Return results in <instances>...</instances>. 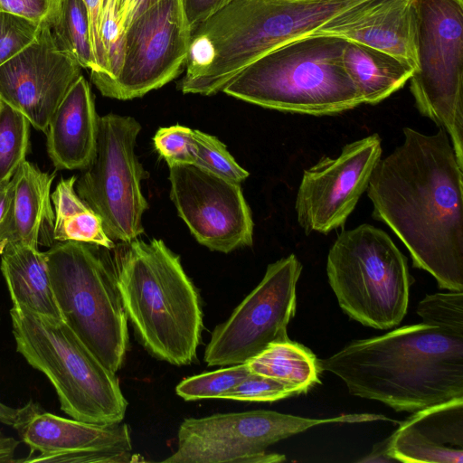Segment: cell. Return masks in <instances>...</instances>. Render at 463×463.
<instances>
[{"label": "cell", "instance_id": "6da1fadb", "mask_svg": "<svg viewBox=\"0 0 463 463\" xmlns=\"http://www.w3.org/2000/svg\"><path fill=\"white\" fill-rule=\"evenodd\" d=\"M403 142L380 158L366 189L373 216L440 288L463 291V165L444 128H403Z\"/></svg>", "mask_w": 463, "mask_h": 463}, {"label": "cell", "instance_id": "7a4b0ae2", "mask_svg": "<svg viewBox=\"0 0 463 463\" xmlns=\"http://www.w3.org/2000/svg\"><path fill=\"white\" fill-rule=\"evenodd\" d=\"M318 365L397 411L463 398V334L426 322L354 341Z\"/></svg>", "mask_w": 463, "mask_h": 463}, {"label": "cell", "instance_id": "3957f363", "mask_svg": "<svg viewBox=\"0 0 463 463\" xmlns=\"http://www.w3.org/2000/svg\"><path fill=\"white\" fill-rule=\"evenodd\" d=\"M113 259L122 304L142 345L159 360L192 364L203 329L199 295L162 240H134Z\"/></svg>", "mask_w": 463, "mask_h": 463}, {"label": "cell", "instance_id": "277c9868", "mask_svg": "<svg viewBox=\"0 0 463 463\" xmlns=\"http://www.w3.org/2000/svg\"><path fill=\"white\" fill-rule=\"evenodd\" d=\"M344 38L307 34L286 43L241 70L222 90L279 111L334 115L363 104L343 62Z\"/></svg>", "mask_w": 463, "mask_h": 463}, {"label": "cell", "instance_id": "5b68a950", "mask_svg": "<svg viewBox=\"0 0 463 463\" xmlns=\"http://www.w3.org/2000/svg\"><path fill=\"white\" fill-rule=\"evenodd\" d=\"M306 0H236L192 31L184 93L213 95L246 66L314 28Z\"/></svg>", "mask_w": 463, "mask_h": 463}, {"label": "cell", "instance_id": "8992f818", "mask_svg": "<svg viewBox=\"0 0 463 463\" xmlns=\"http://www.w3.org/2000/svg\"><path fill=\"white\" fill-rule=\"evenodd\" d=\"M16 350L54 387L61 409L72 419L122 422L128 408L116 373L109 371L61 318L23 306L10 310Z\"/></svg>", "mask_w": 463, "mask_h": 463}, {"label": "cell", "instance_id": "52a82bcc", "mask_svg": "<svg viewBox=\"0 0 463 463\" xmlns=\"http://www.w3.org/2000/svg\"><path fill=\"white\" fill-rule=\"evenodd\" d=\"M101 246L58 241L45 251L50 282L61 318L109 371L124 362L128 317L114 261Z\"/></svg>", "mask_w": 463, "mask_h": 463}, {"label": "cell", "instance_id": "ba28073f", "mask_svg": "<svg viewBox=\"0 0 463 463\" xmlns=\"http://www.w3.org/2000/svg\"><path fill=\"white\" fill-rule=\"evenodd\" d=\"M326 274L342 310L364 326L389 329L407 313L411 284L407 258L373 225L338 234L327 255Z\"/></svg>", "mask_w": 463, "mask_h": 463}, {"label": "cell", "instance_id": "9c48e42d", "mask_svg": "<svg viewBox=\"0 0 463 463\" xmlns=\"http://www.w3.org/2000/svg\"><path fill=\"white\" fill-rule=\"evenodd\" d=\"M419 112L447 132L463 165V0H412Z\"/></svg>", "mask_w": 463, "mask_h": 463}, {"label": "cell", "instance_id": "30bf717a", "mask_svg": "<svg viewBox=\"0 0 463 463\" xmlns=\"http://www.w3.org/2000/svg\"><path fill=\"white\" fill-rule=\"evenodd\" d=\"M384 420L385 416L373 413L310 419L264 410L188 418L179 426L177 449L163 462H282L285 455L266 451L281 439L321 424Z\"/></svg>", "mask_w": 463, "mask_h": 463}, {"label": "cell", "instance_id": "8fae6325", "mask_svg": "<svg viewBox=\"0 0 463 463\" xmlns=\"http://www.w3.org/2000/svg\"><path fill=\"white\" fill-rule=\"evenodd\" d=\"M140 124L132 117H99L94 156L75 182L79 197L99 216L106 234L130 242L144 229L142 217L148 203L141 191L147 173L135 146Z\"/></svg>", "mask_w": 463, "mask_h": 463}, {"label": "cell", "instance_id": "7c38bea8", "mask_svg": "<svg viewBox=\"0 0 463 463\" xmlns=\"http://www.w3.org/2000/svg\"><path fill=\"white\" fill-rule=\"evenodd\" d=\"M302 265L294 254L268 266L259 285L213 330L204 351L208 366L243 364L269 345L288 340Z\"/></svg>", "mask_w": 463, "mask_h": 463}, {"label": "cell", "instance_id": "4fadbf2b", "mask_svg": "<svg viewBox=\"0 0 463 463\" xmlns=\"http://www.w3.org/2000/svg\"><path fill=\"white\" fill-rule=\"evenodd\" d=\"M191 34L180 0L152 5L126 28L120 71L102 95L131 99L174 80L185 63Z\"/></svg>", "mask_w": 463, "mask_h": 463}, {"label": "cell", "instance_id": "5bb4252c", "mask_svg": "<svg viewBox=\"0 0 463 463\" xmlns=\"http://www.w3.org/2000/svg\"><path fill=\"white\" fill-rule=\"evenodd\" d=\"M170 196L199 243L223 253L250 246L253 221L241 184L197 165L169 166Z\"/></svg>", "mask_w": 463, "mask_h": 463}, {"label": "cell", "instance_id": "9a60e30c", "mask_svg": "<svg viewBox=\"0 0 463 463\" xmlns=\"http://www.w3.org/2000/svg\"><path fill=\"white\" fill-rule=\"evenodd\" d=\"M381 157L382 139L373 134L346 144L338 156H323L304 170L295 209L307 234H326L345 224Z\"/></svg>", "mask_w": 463, "mask_h": 463}, {"label": "cell", "instance_id": "2e32d148", "mask_svg": "<svg viewBox=\"0 0 463 463\" xmlns=\"http://www.w3.org/2000/svg\"><path fill=\"white\" fill-rule=\"evenodd\" d=\"M80 69L45 26L29 46L0 66V100L46 132L52 114L81 75Z\"/></svg>", "mask_w": 463, "mask_h": 463}, {"label": "cell", "instance_id": "e0dca14e", "mask_svg": "<svg viewBox=\"0 0 463 463\" xmlns=\"http://www.w3.org/2000/svg\"><path fill=\"white\" fill-rule=\"evenodd\" d=\"M31 453L52 454L84 450H132L126 423L96 424L65 419L30 401L18 409L13 425Z\"/></svg>", "mask_w": 463, "mask_h": 463}, {"label": "cell", "instance_id": "ac0fdd59", "mask_svg": "<svg viewBox=\"0 0 463 463\" xmlns=\"http://www.w3.org/2000/svg\"><path fill=\"white\" fill-rule=\"evenodd\" d=\"M387 439V455L406 463L463 462V398L419 411Z\"/></svg>", "mask_w": 463, "mask_h": 463}, {"label": "cell", "instance_id": "d6986e66", "mask_svg": "<svg viewBox=\"0 0 463 463\" xmlns=\"http://www.w3.org/2000/svg\"><path fill=\"white\" fill-rule=\"evenodd\" d=\"M311 34L334 35L386 52L416 69L412 0H364Z\"/></svg>", "mask_w": 463, "mask_h": 463}, {"label": "cell", "instance_id": "ffe728a7", "mask_svg": "<svg viewBox=\"0 0 463 463\" xmlns=\"http://www.w3.org/2000/svg\"><path fill=\"white\" fill-rule=\"evenodd\" d=\"M99 116L89 83L80 75L52 114L47 151L57 169H84L96 146Z\"/></svg>", "mask_w": 463, "mask_h": 463}, {"label": "cell", "instance_id": "44dd1931", "mask_svg": "<svg viewBox=\"0 0 463 463\" xmlns=\"http://www.w3.org/2000/svg\"><path fill=\"white\" fill-rule=\"evenodd\" d=\"M55 174L41 171L24 160L13 178V238L11 241L38 248L52 245L54 211L51 187ZM10 241V242H11Z\"/></svg>", "mask_w": 463, "mask_h": 463}, {"label": "cell", "instance_id": "7402d4cb", "mask_svg": "<svg viewBox=\"0 0 463 463\" xmlns=\"http://www.w3.org/2000/svg\"><path fill=\"white\" fill-rule=\"evenodd\" d=\"M0 255L1 271L13 306H23L42 315L61 318L50 282L45 252L11 241Z\"/></svg>", "mask_w": 463, "mask_h": 463}, {"label": "cell", "instance_id": "603a6c76", "mask_svg": "<svg viewBox=\"0 0 463 463\" xmlns=\"http://www.w3.org/2000/svg\"><path fill=\"white\" fill-rule=\"evenodd\" d=\"M344 66L358 89L363 104H377L410 80L415 68L386 52L347 41Z\"/></svg>", "mask_w": 463, "mask_h": 463}, {"label": "cell", "instance_id": "cb8c5ba5", "mask_svg": "<svg viewBox=\"0 0 463 463\" xmlns=\"http://www.w3.org/2000/svg\"><path fill=\"white\" fill-rule=\"evenodd\" d=\"M252 373L270 377L294 395L320 383L318 360L306 346L290 339L269 345L246 362Z\"/></svg>", "mask_w": 463, "mask_h": 463}, {"label": "cell", "instance_id": "d4e9b609", "mask_svg": "<svg viewBox=\"0 0 463 463\" xmlns=\"http://www.w3.org/2000/svg\"><path fill=\"white\" fill-rule=\"evenodd\" d=\"M76 179V176L61 178L52 194L55 216L53 240L113 249L114 241L106 234L101 219L77 194Z\"/></svg>", "mask_w": 463, "mask_h": 463}, {"label": "cell", "instance_id": "484cf974", "mask_svg": "<svg viewBox=\"0 0 463 463\" xmlns=\"http://www.w3.org/2000/svg\"><path fill=\"white\" fill-rule=\"evenodd\" d=\"M61 50L76 60L81 68L96 69L88 11L83 0H61L55 24L51 27Z\"/></svg>", "mask_w": 463, "mask_h": 463}, {"label": "cell", "instance_id": "4316f807", "mask_svg": "<svg viewBox=\"0 0 463 463\" xmlns=\"http://www.w3.org/2000/svg\"><path fill=\"white\" fill-rule=\"evenodd\" d=\"M30 125L25 116L0 100V183L10 180L25 160Z\"/></svg>", "mask_w": 463, "mask_h": 463}, {"label": "cell", "instance_id": "83f0119b", "mask_svg": "<svg viewBox=\"0 0 463 463\" xmlns=\"http://www.w3.org/2000/svg\"><path fill=\"white\" fill-rule=\"evenodd\" d=\"M250 373L247 363L229 365L184 379L175 387V392L184 401L222 399Z\"/></svg>", "mask_w": 463, "mask_h": 463}, {"label": "cell", "instance_id": "f1b7e54d", "mask_svg": "<svg viewBox=\"0 0 463 463\" xmlns=\"http://www.w3.org/2000/svg\"><path fill=\"white\" fill-rule=\"evenodd\" d=\"M194 137L197 148L195 165L239 184L249 176L217 137L200 130H194Z\"/></svg>", "mask_w": 463, "mask_h": 463}, {"label": "cell", "instance_id": "f546056e", "mask_svg": "<svg viewBox=\"0 0 463 463\" xmlns=\"http://www.w3.org/2000/svg\"><path fill=\"white\" fill-rule=\"evenodd\" d=\"M422 322L463 334V291L426 296L418 305Z\"/></svg>", "mask_w": 463, "mask_h": 463}, {"label": "cell", "instance_id": "4dcf8cb0", "mask_svg": "<svg viewBox=\"0 0 463 463\" xmlns=\"http://www.w3.org/2000/svg\"><path fill=\"white\" fill-rule=\"evenodd\" d=\"M153 141L156 151L165 158L168 166L195 165L197 148L194 129L181 125L161 128L155 134Z\"/></svg>", "mask_w": 463, "mask_h": 463}, {"label": "cell", "instance_id": "1f68e13d", "mask_svg": "<svg viewBox=\"0 0 463 463\" xmlns=\"http://www.w3.org/2000/svg\"><path fill=\"white\" fill-rule=\"evenodd\" d=\"M43 27L23 16L0 12V66L29 46Z\"/></svg>", "mask_w": 463, "mask_h": 463}, {"label": "cell", "instance_id": "d6a6232c", "mask_svg": "<svg viewBox=\"0 0 463 463\" xmlns=\"http://www.w3.org/2000/svg\"><path fill=\"white\" fill-rule=\"evenodd\" d=\"M284 384L270 377L250 373L243 381L226 392L222 399L245 402H274L293 396Z\"/></svg>", "mask_w": 463, "mask_h": 463}, {"label": "cell", "instance_id": "836d02e7", "mask_svg": "<svg viewBox=\"0 0 463 463\" xmlns=\"http://www.w3.org/2000/svg\"><path fill=\"white\" fill-rule=\"evenodd\" d=\"M140 457L131 451L84 450L52 454H31L16 462H52V463H127L138 462Z\"/></svg>", "mask_w": 463, "mask_h": 463}, {"label": "cell", "instance_id": "e575fe53", "mask_svg": "<svg viewBox=\"0 0 463 463\" xmlns=\"http://www.w3.org/2000/svg\"><path fill=\"white\" fill-rule=\"evenodd\" d=\"M236 0H180L187 24L193 31L213 14Z\"/></svg>", "mask_w": 463, "mask_h": 463}, {"label": "cell", "instance_id": "d590c367", "mask_svg": "<svg viewBox=\"0 0 463 463\" xmlns=\"http://www.w3.org/2000/svg\"><path fill=\"white\" fill-rule=\"evenodd\" d=\"M13 178L0 183V254L13 238Z\"/></svg>", "mask_w": 463, "mask_h": 463}, {"label": "cell", "instance_id": "8d00e7d4", "mask_svg": "<svg viewBox=\"0 0 463 463\" xmlns=\"http://www.w3.org/2000/svg\"><path fill=\"white\" fill-rule=\"evenodd\" d=\"M89 16L90 29V40L93 50V54L96 61V69L91 71L90 74L98 71L100 60H101V50L99 38V28L101 16L102 0H83Z\"/></svg>", "mask_w": 463, "mask_h": 463}, {"label": "cell", "instance_id": "74e56055", "mask_svg": "<svg viewBox=\"0 0 463 463\" xmlns=\"http://www.w3.org/2000/svg\"><path fill=\"white\" fill-rule=\"evenodd\" d=\"M118 16L124 29L138 15L161 0H116Z\"/></svg>", "mask_w": 463, "mask_h": 463}, {"label": "cell", "instance_id": "f35d334b", "mask_svg": "<svg viewBox=\"0 0 463 463\" xmlns=\"http://www.w3.org/2000/svg\"><path fill=\"white\" fill-rule=\"evenodd\" d=\"M19 441L11 437H5L0 431V463H14V453Z\"/></svg>", "mask_w": 463, "mask_h": 463}, {"label": "cell", "instance_id": "ab89813d", "mask_svg": "<svg viewBox=\"0 0 463 463\" xmlns=\"http://www.w3.org/2000/svg\"><path fill=\"white\" fill-rule=\"evenodd\" d=\"M361 462H391L392 461L387 455V439L374 445L372 452Z\"/></svg>", "mask_w": 463, "mask_h": 463}, {"label": "cell", "instance_id": "60d3db41", "mask_svg": "<svg viewBox=\"0 0 463 463\" xmlns=\"http://www.w3.org/2000/svg\"><path fill=\"white\" fill-rule=\"evenodd\" d=\"M18 409L12 408L0 402V422L13 426L17 416Z\"/></svg>", "mask_w": 463, "mask_h": 463}]
</instances>
